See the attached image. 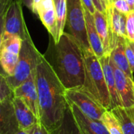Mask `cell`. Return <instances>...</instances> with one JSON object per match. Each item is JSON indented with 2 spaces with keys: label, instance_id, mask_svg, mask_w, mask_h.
I'll return each instance as SVG.
<instances>
[{
  "label": "cell",
  "instance_id": "obj_1",
  "mask_svg": "<svg viewBox=\"0 0 134 134\" xmlns=\"http://www.w3.org/2000/svg\"><path fill=\"white\" fill-rule=\"evenodd\" d=\"M48 51L43 54L66 90L82 89L86 78L83 50L77 40L64 32L57 43L53 38Z\"/></svg>",
  "mask_w": 134,
  "mask_h": 134
},
{
  "label": "cell",
  "instance_id": "obj_2",
  "mask_svg": "<svg viewBox=\"0 0 134 134\" xmlns=\"http://www.w3.org/2000/svg\"><path fill=\"white\" fill-rule=\"evenodd\" d=\"M35 82L38 96L39 122L49 131L62 123L68 105L64 87L44 55L36 68Z\"/></svg>",
  "mask_w": 134,
  "mask_h": 134
},
{
  "label": "cell",
  "instance_id": "obj_3",
  "mask_svg": "<svg viewBox=\"0 0 134 134\" xmlns=\"http://www.w3.org/2000/svg\"><path fill=\"white\" fill-rule=\"evenodd\" d=\"M86 78L82 89L94 97L106 110H111V100L99 58L92 49L83 50Z\"/></svg>",
  "mask_w": 134,
  "mask_h": 134
},
{
  "label": "cell",
  "instance_id": "obj_4",
  "mask_svg": "<svg viewBox=\"0 0 134 134\" xmlns=\"http://www.w3.org/2000/svg\"><path fill=\"white\" fill-rule=\"evenodd\" d=\"M42 55L35 47L30 33L22 40L18 61L12 76L6 77L10 88L13 90L27 80L36 70Z\"/></svg>",
  "mask_w": 134,
  "mask_h": 134
},
{
  "label": "cell",
  "instance_id": "obj_5",
  "mask_svg": "<svg viewBox=\"0 0 134 134\" xmlns=\"http://www.w3.org/2000/svg\"><path fill=\"white\" fill-rule=\"evenodd\" d=\"M67 21L70 33L79 43L82 50L90 49L87 38L84 5L82 0H66Z\"/></svg>",
  "mask_w": 134,
  "mask_h": 134
},
{
  "label": "cell",
  "instance_id": "obj_6",
  "mask_svg": "<svg viewBox=\"0 0 134 134\" xmlns=\"http://www.w3.org/2000/svg\"><path fill=\"white\" fill-rule=\"evenodd\" d=\"M22 2L20 0H12L4 14L3 37L17 36L22 40L29 33L23 15Z\"/></svg>",
  "mask_w": 134,
  "mask_h": 134
},
{
  "label": "cell",
  "instance_id": "obj_7",
  "mask_svg": "<svg viewBox=\"0 0 134 134\" xmlns=\"http://www.w3.org/2000/svg\"><path fill=\"white\" fill-rule=\"evenodd\" d=\"M65 97L68 101L75 104L82 112L88 117L100 120L107 111L94 97L82 89L66 90Z\"/></svg>",
  "mask_w": 134,
  "mask_h": 134
},
{
  "label": "cell",
  "instance_id": "obj_8",
  "mask_svg": "<svg viewBox=\"0 0 134 134\" xmlns=\"http://www.w3.org/2000/svg\"><path fill=\"white\" fill-rule=\"evenodd\" d=\"M22 39L17 36H9L2 38L0 49V65L6 77L12 76L14 73Z\"/></svg>",
  "mask_w": 134,
  "mask_h": 134
},
{
  "label": "cell",
  "instance_id": "obj_9",
  "mask_svg": "<svg viewBox=\"0 0 134 134\" xmlns=\"http://www.w3.org/2000/svg\"><path fill=\"white\" fill-rule=\"evenodd\" d=\"M35 73L36 70L27 80L15 88L13 92V96L20 98L39 120V104L35 82Z\"/></svg>",
  "mask_w": 134,
  "mask_h": 134
},
{
  "label": "cell",
  "instance_id": "obj_10",
  "mask_svg": "<svg viewBox=\"0 0 134 134\" xmlns=\"http://www.w3.org/2000/svg\"><path fill=\"white\" fill-rule=\"evenodd\" d=\"M109 61L113 69L116 90L122 106L124 108L134 106V80L129 78L122 71H121L114 64L111 57Z\"/></svg>",
  "mask_w": 134,
  "mask_h": 134
},
{
  "label": "cell",
  "instance_id": "obj_11",
  "mask_svg": "<svg viewBox=\"0 0 134 134\" xmlns=\"http://www.w3.org/2000/svg\"><path fill=\"white\" fill-rule=\"evenodd\" d=\"M68 103L76 122L80 126L84 134H110L101 121L88 117L82 112L75 104L70 101H68Z\"/></svg>",
  "mask_w": 134,
  "mask_h": 134
},
{
  "label": "cell",
  "instance_id": "obj_12",
  "mask_svg": "<svg viewBox=\"0 0 134 134\" xmlns=\"http://www.w3.org/2000/svg\"><path fill=\"white\" fill-rule=\"evenodd\" d=\"M13 98L0 102V134H15L20 130L12 101Z\"/></svg>",
  "mask_w": 134,
  "mask_h": 134
},
{
  "label": "cell",
  "instance_id": "obj_13",
  "mask_svg": "<svg viewBox=\"0 0 134 134\" xmlns=\"http://www.w3.org/2000/svg\"><path fill=\"white\" fill-rule=\"evenodd\" d=\"M37 15L56 43L57 38V31L53 0H42L39 5Z\"/></svg>",
  "mask_w": 134,
  "mask_h": 134
},
{
  "label": "cell",
  "instance_id": "obj_14",
  "mask_svg": "<svg viewBox=\"0 0 134 134\" xmlns=\"http://www.w3.org/2000/svg\"><path fill=\"white\" fill-rule=\"evenodd\" d=\"M12 101L20 130H27L34 124L39 122L34 113L29 109V108L20 98L13 97Z\"/></svg>",
  "mask_w": 134,
  "mask_h": 134
},
{
  "label": "cell",
  "instance_id": "obj_15",
  "mask_svg": "<svg viewBox=\"0 0 134 134\" xmlns=\"http://www.w3.org/2000/svg\"><path fill=\"white\" fill-rule=\"evenodd\" d=\"M85 11V19H86V32L87 38L90 46V49L93 52V53L100 59L104 56V51L103 44L100 38V36L97 33L93 15L90 13V12L84 7Z\"/></svg>",
  "mask_w": 134,
  "mask_h": 134
},
{
  "label": "cell",
  "instance_id": "obj_16",
  "mask_svg": "<svg viewBox=\"0 0 134 134\" xmlns=\"http://www.w3.org/2000/svg\"><path fill=\"white\" fill-rule=\"evenodd\" d=\"M109 59H110V55H104V57L100 58L99 60L100 62L103 72L104 75L105 81L107 83V86L110 93L111 100V109H113L115 107L122 106V103L116 90L115 75Z\"/></svg>",
  "mask_w": 134,
  "mask_h": 134
},
{
  "label": "cell",
  "instance_id": "obj_17",
  "mask_svg": "<svg viewBox=\"0 0 134 134\" xmlns=\"http://www.w3.org/2000/svg\"><path fill=\"white\" fill-rule=\"evenodd\" d=\"M126 39L123 38H119L117 44L115 47L113 49L110 54V57L114 62V64L121 70L129 78L131 79H133V71L130 68V66L129 64L126 55V50H125V43Z\"/></svg>",
  "mask_w": 134,
  "mask_h": 134
},
{
  "label": "cell",
  "instance_id": "obj_18",
  "mask_svg": "<svg viewBox=\"0 0 134 134\" xmlns=\"http://www.w3.org/2000/svg\"><path fill=\"white\" fill-rule=\"evenodd\" d=\"M119 120L124 134H134V106L115 107L110 111Z\"/></svg>",
  "mask_w": 134,
  "mask_h": 134
},
{
  "label": "cell",
  "instance_id": "obj_19",
  "mask_svg": "<svg viewBox=\"0 0 134 134\" xmlns=\"http://www.w3.org/2000/svg\"><path fill=\"white\" fill-rule=\"evenodd\" d=\"M94 18L95 26L97 31V33L100 36L101 42L103 44L104 55H110V40H109V31H108V24L107 16L104 13L98 11L97 9L93 14Z\"/></svg>",
  "mask_w": 134,
  "mask_h": 134
},
{
  "label": "cell",
  "instance_id": "obj_20",
  "mask_svg": "<svg viewBox=\"0 0 134 134\" xmlns=\"http://www.w3.org/2000/svg\"><path fill=\"white\" fill-rule=\"evenodd\" d=\"M50 133L51 134H84L80 126L76 122L68 103L61 125L57 130Z\"/></svg>",
  "mask_w": 134,
  "mask_h": 134
},
{
  "label": "cell",
  "instance_id": "obj_21",
  "mask_svg": "<svg viewBox=\"0 0 134 134\" xmlns=\"http://www.w3.org/2000/svg\"><path fill=\"white\" fill-rule=\"evenodd\" d=\"M53 3L57 19V42L62 34L64 32V27L67 21V2L66 0H53Z\"/></svg>",
  "mask_w": 134,
  "mask_h": 134
},
{
  "label": "cell",
  "instance_id": "obj_22",
  "mask_svg": "<svg viewBox=\"0 0 134 134\" xmlns=\"http://www.w3.org/2000/svg\"><path fill=\"white\" fill-rule=\"evenodd\" d=\"M100 121L110 134H124L120 122L110 111L107 110L103 114Z\"/></svg>",
  "mask_w": 134,
  "mask_h": 134
},
{
  "label": "cell",
  "instance_id": "obj_23",
  "mask_svg": "<svg viewBox=\"0 0 134 134\" xmlns=\"http://www.w3.org/2000/svg\"><path fill=\"white\" fill-rule=\"evenodd\" d=\"M13 97V90L7 82L6 76L0 72V102Z\"/></svg>",
  "mask_w": 134,
  "mask_h": 134
},
{
  "label": "cell",
  "instance_id": "obj_24",
  "mask_svg": "<svg viewBox=\"0 0 134 134\" xmlns=\"http://www.w3.org/2000/svg\"><path fill=\"white\" fill-rule=\"evenodd\" d=\"M126 29L127 39L130 42H134V10H130L126 14Z\"/></svg>",
  "mask_w": 134,
  "mask_h": 134
},
{
  "label": "cell",
  "instance_id": "obj_25",
  "mask_svg": "<svg viewBox=\"0 0 134 134\" xmlns=\"http://www.w3.org/2000/svg\"><path fill=\"white\" fill-rule=\"evenodd\" d=\"M26 131L27 134H51V133L40 122H36Z\"/></svg>",
  "mask_w": 134,
  "mask_h": 134
},
{
  "label": "cell",
  "instance_id": "obj_26",
  "mask_svg": "<svg viewBox=\"0 0 134 134\" xmlns=\"http://www.w3.org/2000/svg\"><path fill=\"white\" fill-rule=\"evenodd\" d=\"M112 5L120 13L123 14H127L131 9L126 0H115L113 2Z\"/></svg>",
  "mask_w": 134,
  "mask_h": 134
},
{
  "label": "cell",
  "instance_id": "obj_27",
  "mask_svg": "<svg viewBox=\"0 0 134 134\" xmlns=\"http://www.w3.org/2000/svg\"><path fill=\"white\" fill-rule=\"evenodd\" d=\"M125 50H126V55L129 62V64L130 66V68L134 72V52L132 49L131 46L129 44L128 39H126V43H125Z\"/></svg>",
  "mask_w": 134,
  "mask_h": 134
},
{
  "label": "cell",
  "instance_id": "obj_28",
  "mask_svg": "<svg viewBox=\"0 0 134 134\" xmlns=\"http://www.w3.org/2000/svg\"><path fill=\"white\" fill-rule=\"evenodd\" d=\"M4 14H5V13L0 14V49H1V46H2V37H3V31H4ZM0 72L5 75V73L2 71V69L1 68V65H0Z\"/></svg>",
  "mask_w": 134,
  "mask_h": 134
},
{
  "label": "cell",
  "instance_id": "obj_29",
  "mask_svg": "<svg viewBox=\"0 0 134 134\" xmlns=\"http://www.w3.org/2000/svg\"><path fill=\"white\" fill-rule=\"evenodd\" d=\"M82 4H83L84 7L86 9H87L90 12V13L93 14L95 13L97 9H96L95 5L93 4V0H82Z\"/></svg>",
  "mask_w": 134,
  "mask_h": 134
},
{
  "label": "cell",
  "instance_id": "obj_30",
  "mask_svg": "<svg viewBox=\"0 0 134 134\" xmlns=\"http://www.w3.org/2000/svg\"><path fill=\"white\" fill-rule=\"evenodd\" d=\"M12 2V0H0V14L4 13L9 4Z\"/></svg>",
  "mask_w": 134,
  "mask_h": 134
},
{
  "label": "cell",
  "instance_id": "obj_31",
  "mask_svg": "<svg viewBox=\"0 0 134 134\" xmlns=\"http://www.w3.org/2000/svg\"><path fill=\"white\" fill-rule=\"evenodd\" d=\"M93 4H94L96 9L98 11H100V12H101V13H104L106 15V12H105V10H104V9L103 5L101 4L100 0H93Z\"/></svg>",
  "mask_w": 134,
  "mask_h": 134
},
{
  "label": "cell",
  "instance_id": "obj_32",
  "mask_svg": "<svg viewBox=\"0 0 134 134\" xmlns=\"http://www.w3.org/2000/svg\"><path fill=\"white\" fill-rule=\"evenodd\" d=\"M42 0H33V3H32V13L35 15H37L38 13V9L39 7L40 3L42 2Z\"/></svg>",
  "mask_w": 134,
  "mask_h": 134
},
{
  "label": "cell",
  "instance_id": "obj_33",
  "mask_svg": "<svg viewBox=\"0 0 134 134\" xmlns=\"http://www.w3.org/2000/svg\"><path fill=\"white\" fill-rule=\"evenodd\" d=\"M22 4L24 5L28 9H30L31 11H32V3H33V0H20Z\"/></svg>",
  "mask_w": 134,
  "mask_h": 134
},
{
  "label": "cell",
  "instance_id": "obj_34",
  "mask_svg": "<svg viewBox=\"0 0 134 134\" xmlns=\"http://www.w3.org/2000/svg\"><path fill=\"white\" fill-rule=\"evenodd\" d=\"M131 10H134V0H126Z\"/></svg>",
  "mask_w": 134,
  "mask_h": 134
},
{
  "label": "cell",
  "instance_id": "obj_35",
  "mask_svg": "<svg viewBox=\"0 0 134 134\" xmlns=\"http://www.w3.org/2000/svg\"><path fill=\"white\" fill-rule=\"evenodd\" d=\"M100 2H101V4L104 9L105 12H106L107 11V0H100Z\"/></svg>",
  "mask_w": 134,
  "mask_h": 134
},
{
  "label": "cell",
  "instance_id": "obj_36",
  "mask_svg": "<svg viewBox=\"0 0 134 134\" xmlns=\"http://www.w3.org/2000/svg\"><path fill=\"white\" fill-rule=\"evenodd\" d=\"M112 3H113V0H107V9L110 5H112Z\"/></svg>",
  "mask_w": 134,
  "mask_h": 134
},
{
  "label": "cell",
  "instance_id": "obj_37",
  "mask_svg": "<svg viewBox=\"0 0 134 134\" xmlns=\"http://www.w3.org/2000/svg\"><path fill=\"white\" fill-rule=\"evenodd\" d=\"M15 134H27V133L26 130H20L18 132H16Z\"/></svg>",
  "mask_w": 134,
  "mask_h": 134
},
{
  "label": "cell",
  "instance_id": "obj_38",
  "mask_svg": "<svg viewBox=\"0 0 134 134\" xmlns=\"http://www.w3.org/2000/svg\"><path fill=\"white\" fill-rule=\"evenodd\" d=\"M128 42H129V44H130V46H131L132 49L133 50V52H134V42H130V41H129V40H128Z\"/></svg>",
  "mask_w": 134,
  "mask_h": 134
},
{
  "label": "cell",
  "instance_id": "obj_39",
  "mask_svg": "<svg viewBox=\"0 0 134 134\" xmlns=\"http://www.w3.org/2000/svg\"><path fill=\"white\" fill-rule=\"evenodd\" d=\"M114 1H115V0H113V2H114Z\"/></svg>",
  "mask_w": 134,
  "mask_h": 134
}]
</instances>
